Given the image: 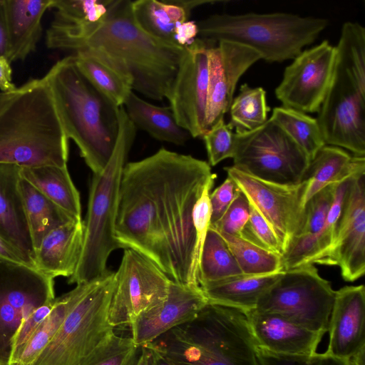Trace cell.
<instances>
[{
  "instance_id": "1",
  "label": "cell",
  "mask_w": 365,
  "mask_h": 365,
  "mask_svg": "<svg viewBox=\"0 0 365 365\" xmlns=\"http://www.w3.org/2000/svg\"><path fill=\"white\" fill-rule=\"evenodd\" d=\"M51 49L94 51L128 74L133 91L155 101L166 98L184 48L163 42L136 22L130 0H110L98 22L76 27H51L46 31Z\"/></svg>"
},
{
  "instance_id": "2",
  "label": "cell",
  "mask_w": 365,
  "mask_h": 365,
  "mask_svg": "<svg viewBox=\"0 0 365 365\" xmlns=\"http://www.w3.org/2000/svg\"><path fill=\"white\" fill-rule=\"evenodd\" d=\"M170 161V150L161 148L145 158L125 164L115 234L120 248L141 254L173 280L168 187Z\"/></svg>"
},
{
  "instance_id": "3",
  "label": "cell",
  "mask_w": 365,
  "mask_h": 365,
  "mask_svg": "<svg viewBox=\"0 0 365 365\" xmlns=\"http://www.w3.org/2000/svg\"><path fill=\"white\" fill-rule=\"evenodd\" d=\"M68 140L44 77L18 88L0 108V163L66 166Z\"/></svg>"
},
{
  "instance_id": "4",
  "label": "cell",
  "mask_w": 365,
  "mask_h": 365,
  "mask_svg": "<svg viewBox=\"0 0 365 365\" xmlns=\"http://www.w3.org/2000/svg\"><path fill=\"white\" fill-rule=\"evenodd\" d=\"M69 139L93 174L109 161L118 135V109L78 69L73 55L58 61L43 76Z\"/></svg>"
},
{
  "instance_id": "5",
  "label": "cell",
  "mask_w": 365,
  "mask_h": 365,
  "mask_svg": "<svg viewBox=\"0 0 365 365\" xmlns=\"http://www.w3.org/2000/svg\"><path fill=\"white\" fill-rule=\"evenodd\" d=\"M145 346L174 365H258L245 313L210 303L193 320Z\"/></svg>"
},
{
  "instance_id": "6",
  "label": "cell",
  "mask_w": 365,
  "mask_h": 365,
  "mask_svg": "<svg viewBox=\"0 0 365 365\" xmlns=\"http://www.w3.org/2000/svg\"><path fill=\"white\" fill-rule=\"evenodd\" d=\"M331 83L317 120L326 145L365 155V28L345 22Z\"/></svg>"
},
{
  "instance_id": "7",
  "label": "cell",
  "mask_w": 365,
  "mask_h": 365,
  "mask_svg": "<svg viewBox=\"0 0 365 365\" xmlns=\"http://www.w3.org/2000/svg\"><path fill=\"white\" fill-rule=\"evenodd\" d=\"M118 135L113 154L103 170L93 174L84 223L82 253L71 284L86 283L104 277L108 270V257L120 248L115 234V224L121 179L137 128L124 108L118 109Z\"/></svg>"
},
{
  "instance_id": "8",
  "label": "cell",
  "mask_w": 365,
  "mask_h": 365,
  "mask_svg": "<svg viewBox=\"0 0 365 365\" xmlns=\"http://www.w3.org/2000/svg\"><path fill=\"white\" fill-rule=\"evenodd\" d=\"M328 24L324 18L281 12L214 14L197 23L200 38L246 46L270 63L294 59Z\"/></svg>"
},
{
  "instance_id": "9",
  "label": "cell",
  "mask_w": 365,
  "mask_h": 365,
  "mask_svg": "<svg viewBox=\"0 0 365 365\" xmlns=\"http://www.w3.org/2000/svg\"><path fill=\"white\" fill-rule=\"evenodd\" d=\"M113 285L114 272L108 271L70 312L31 365H85L114 333L108 322Z\"/></svg>"
},
{
  "instance_id": "10",
  "label": "cell",
  "mask_w": 365,
  "mask_h": 365,
  "mask_svg": "<svg viewBox=\"0 0 365 365\" xmlns=\"http://www.w3.org/2000/svg\"><path fill=\"white\" fill-rule=\"evenodd\" d=\"M335 292L314 264H304L283 271L254 309L279 314L300 327L324 334Z\"/></svg>"
},
{
  "instance_id": "11",
  "label": "cell",
  "mask_w": 365,
  "mask_h": 365,
  "mask_svg": "<svg viewBox=\"0 0 365 365\" xmlns=\"http://www.w3.org/2000/svg\"><path fill=\"white\" fill-rule=\"evenodd\" d=\"M237 134V133H236ZM233 166L257 178L281 185L304 181L310 159L274 120L237 134Z\"/></svg>"
},
{
  "instance_id": "12",
  "label": "cell",
  "mask_w": 365,
  "mask_h": 365,
  "mask_svg": "<svg viewBox=\"0 0 365 365\" xmlns=\"http://www.w3.org/2000/svg\"><path fill=\"white\" fill-rule=\"evenodd\" d=\"M171 281L151 260L133 250L124 249L114 272L109 324L113 329L130 327L139 315L166 299Z\"/></svg>"
},
{
  "instance_id": "13",
  "label": "cell",
  "mask_w": 365,
  "mask_h": 365,
  "mask_svg": "<svg viewBox=\"0 0 365 365\" xmlns=\"http://www.w3.org/2000/svg\"><path fill=\"white\" fill-rule=\"evenodd\" d=\"M55 298L53 278L34 267L0 261V365H9L22 321Z\"/></svg>"
},
{
  "instance_id": "14",
  "label": "cell",
  "mask_w": 365,
  "mask_h": 365,
  "mask_svg": "<svg viewBox=\"0 0 365 365\" xmlns=\"http://www.w3.org/2000/svg\"><path fill=\"white\" fill-rule=\"evenodd\" d=\"M225 170L249 202L271 226L283 255L292 240L302 233L305 225L304 182L281 185L253 177L233 165Z\"/></svg>"
},
{
  "instance_id": "15",
  "label": "cell",
  "mask_w": 365,
  "mask_h": 365,
  "mask_svg": "<svg viewBox=\"0 0 365 365\" xmlns=\"http://www.w3.org/2000/svg\"><path fill=\"white\" fill-rule=\"evenodd\" d=\"M217 43L200 38L184 48L179 67L166 96L178 124L192 138L206 132L208 50Z\"/></svg>"
},
{
  "instance_id": "16",
  "label": "cell",
  "mask_w": 365,
  "mask_h": 365,
  "mask_svg": "<svg viewBox=\"0 0 365 365\" xmlns=\"http://www.w3.org/2000/svg\"><path fill=\"white\" fill-rule=\"evenodd\" d=\"M335 46L327 40L302 51L287 66L275 96L282 106L305 113L319 112L332 78Z\"/></svg>"
},
{
  "instance_id": "17",
  "label": "cell",
  "mask_w": 365,
  "mask_h": 365,
  "mask_svg": "<svg viewBox=\"0 0 365 365\" xmlns=\"http://www.w3.org/2000/svg\"><path fill=\"white\" fill-rule=\"evenodd\" d=\"M326 265L339 267L342 278L354 282L365 272V171L351 178L335 242Z\"/></svg>"
},
{
  "instance_id": "18",
  "label": "cell",
  "mask_w": 365,
  "mask_h": 365,
  "mask_svg": "<svg viewBox=\"0 0 365 365\" xmlns=\"http://www.w3.org/2000/svg\"><path fill=\"white\" fill-rule=\"evenodd\" d=\"M215 45L208 50L206 131L224 119L240 77L262 59L254 49L235 42L220 41Z\"/></svg>"
},
{
  "instance_id": "19",
  "label": "cell",
  "mask_w": 365,
  "mask_h": 365,
  "mask_svg": "<svg viewBox=\"0 0 365 365\" xmlns=\"http://www.w3.org/2000/svg\"><path fill=\"white\" fill-rule=\"evenodd\" d=\"M207 303L200 287L172 280L166 299L131 323V338L138 346L147 345L168 331L193 320Z\"/></svg>"
},
{
  "instance_id": "20",
  "label": "cell",
  "mask_w": 365,
  "mask_h": 365,
  "mask_svg": "<svg viewBox=\"0 0 365 365\" xmlns=\"http://www.w3.org/2000/svg\"><path fill=\"white\" fill-rule=\"evenodd\" d=\"M326 354L349 362L365 349V287L345 286L335 292L329 320Z\"/></svg>"
},
{
  "instance_id": "21",
  "label": "cell",
  "mask_w": 365,
  "mask_h": 365,
  "mask_svg": "<svg viewBox=\"0 0 365 365\" xmlns=\"http://www.w3.org/2000/svg\"><path fill=\"white\" fill-rule=\"evenodd\" d=\"M245 314L257 346L274 353L313 354L324 336L275 313L252 309Z\"/></svg>"
},
{
  "instance_id": "22",
  "label": "cell",
  "mask_w": 365,
  "mask_h": 365,
  "mask_svg": "<svg viewBox=\"0 0 365 365\" xmlns=\"http://www.w3.org/2000/svg\"><path fill=\"white\" fill-rule=\"evenodd\" d=\"M53 0H3L6 35V58L23 61L36 50L42 34L41 20Z\"/></svg>"
},
{
  "instance_id": "23",
  "label": "cell",
  "mask_w": 365,
  "mask_h": 365,
  "mask_svg": "<svg viewBox=\"0 0 365 365\" xmlns=\"http://www.w3.org/2000/svg\"><path fill=\"white\" fill-rule=\"evenodd\" d=\"M84 223L73 220L50 232L34 252V267L52 277H71L83 247Z\"/></svg>"
},
{
  "instance_id": "24",
  "label": "cell",
  "mask_w": 365,
  "mask_h": 365,
  "mask_svg": "<svg viewBox=\"0 0 365 365\" xmlns=\"http://www.w3.org/2000/svg\"><path fill=\"white\" fill-rule=\"evenodd\" d=\"M21 169L14 164L0 163V235L34 262V250L20 192Z\"/></svg>"
},
{
  "instance_id": "25",
  "label": "cell",
  "mask_w": 365,
  "mask_h": 365,
  "mask_svg": "<svg viewBox=\"0 0 365 365\" xmlns=\"http://www.w3.org/2000/svg\"><path fill=\"white\" fill-rule=\"evenodd\" d=\"M365 171V157L351 155L344 149L324 145L310 161L304 176L303 202L325 187Z\"/></svg>"
},
{
  "instance_id": "26",
  "label": "cell",
  "mask_w": 365,
  "mask_h": 365,
  "mask_svg": "<svg viewBox=\"0 0 365 365\" xmlns=\"http://www.w3.org/2000/svg\"><path fill=\"white\" fill-rule=\"evenodd\" d=\"M75 63L90 83L117 108L133 91L131 78L100 54L81 50L73 54Z\"/></svg>"
},
{
  "instance_id": "27",
  "label": "cell",
  "mask_w": 365,
  "mask_h": 365,
  "mask_svg": "<svg viewBox=\"0 0 365 365\" xmlns=\"http://www.w3.org/2000/svg\"><path fill=\"white\" fill-rule=\"evenodd\" d=\"M123 107L136 128L145 131L159 141L182 145L191 138L190 133L178 124L170 107L152 104L133 91Z\"/></svg>"
},
{
  "instance_id": "28",
  "label": "cell",
  "mask_w": 365,
  "mask_h": 365,
  "mask_svg": "<svg viewBox=\"0 0 365 365\" xmlns=\"http://www.w3.org/2000/svg\"><path fill=\"white\" fill-rule=\"evenodd\" d=\"M21 177L74 219L82 220L80 195L67 165L22 168Z\"/></svg>"
},
{
  "instance_id": "29",
  "label": "cell",
  "mask_w": 365,
  "mask_h": 365,
  "mask_svg": "<svg viewBox=\"0 0 365 365\" xmlns=\"http://www.w3.org/2000/svg\"><path fill=\"white\" fill-rule=\"evenodd\" d=\"M103 277L76 284L72 290L55 298L48 317L29 339L18 359L9 365H31L55 336L70 312Z\"/></svg>"
},
{
  "instance_id": "30",
  "label": "cell",
  "mask_w": 365,
  "mask_h": 365,
  "mask_svg": "<svg viewBox=\"0 0 365 365\" xmlns=\"http://www.w3.org/2000/svg\"><path fill=\"white\" fill-rule=\"evenodd\" d=\"M282 272L262 276H245L200 287L210 304L247 312L255 308L262 294L279 279Z\"/></svg>"
},
{
  "instance_id": "31",
  "label": "cell",
  "mask_w": 365,
  "mask_h": 365,
  "mask_svg": "<svg viewBox=\"0 0 365 365\" xmlns=\"http://www.w3.org/2000/svg\"><path fill=\"white\" fill-rule=\"evenodd\" d=\"M19 186L34 252L50 232L69 222L78 220L24 179H21Z\"/></svg>"
},
{
  "instance_id": "32",
  "label": "cell",
  "mask_w": 365,
  "mask_h": 365,
  "mask_svg": "<svg viewBox=\"0 0 365 365\" xmlns=\"http://www.w3.org/2000/svg\"><path fill=\"white\" fill-rule=\"evenodd\" d=\"M132 9L136 22L144 31L163 42L178 46L176 31L189 19L182 8L164 0H137L132 1Z\"/></svg>"
},
{
  "instance_id": "33",
  "label": "cell",
  "mask_w": 365,
  "mask_h": 365,
  "mask_svg": "<svg viewBox=\"0 0 365 365\" xmlns=\"http://www.w3.org/2000/svg\"><path fill=\"white\" fill-rule=\"evenodd\" d=\"M233 255L221 235L209 227L197 269L200 287L243 276Z\"/></svg>"
},
{
  "instance_id": "34",
  "label": "cell",
  "mask_w": 365,
  "mask_h": 365,
  "mask_svg": "<svg viewBox=\"0 0 365 365\" xmlns=\"http://www.w3.org/2000/svg\"><path fill=\"white\" fill-rule=\"evenodd\" d=\"M269 118L292 138L310 161L326 145L317 119L305 113L284 106L275 107Z\"/></svg>"
},
{
  "instance_id": "35",
  "label": "cell",
  "mask_w": 365,
  "mask_h": 365,
  "mask_svg": "<svg viewBox=\"0 0 365 365\" xmlns=\"http://www.w3.org/2000/svg\"><path fill=\"white\" fill-rule=\"evenodd\" d=\"M269 110L265 90L262 87L252 88L247 83H243L230 105V120L228 124L235 129V133L245 134L264 124L268 120Z\"/></svg>"
},
{
  "instance_id": "36",
  "label": "cell",
  "mask_w": 365,
  "mask_h": 365,
  "mask_svg": "<svg viewBox=\"0 0 365 365\" xmlns=\"http://www.w3.org/2000/svg\"><path fill=\"white\" fill-rule=\"evenodd\" d=\"M218 233L225 241L244 275L262 276L283 271L281 255L242 237Z\"/></svg>"
},
{
  "instance_id": "37",
  "label": "cell",
  "mask_w": 365,
  "mask_h": 365,
  "mask_svg": "<svg viewBox=\"0 0 365 365\" xmlns=\"http://www.w3.org/2000/svg\"><path fill=\"white\" fill-rule=\"evenodd\" d=\"M110 0H53L52 27H76L97 23L106 14Z\"/></svg>"
},
{
  "instance_id": "38",
  "label": "cell",
  "mask_w": 365,
  "mask_h": 365,
  "mask_svg": "<svg viewBox=\"0 0 365 365\" xmlns=\"http://www.w3.org/2000/svg\"><path fill=\"white\" fill-rule=\"evenodd\" d=\"M353 176L336 184L334 200L324 227L319 233L314 235L317 242V254L312 264L326 263L336 238L344 200Z\"/></svg>"
},
{
  "instance_id": "39",
  "label": "cell",
  "mask_w": 365,
  "mask_h": 365,
  "mask_svg": "<svg viewBox=\"0 0 365 365\" xmlns=\"http://www.w3.org/2000/svg\"><path fill=\"white\" fill-rule=\"evenodd\" d=\"M140 346L133 339L112 334L93 354L85 365H133Z\"/></svg>"
},
{
  "instance_id": "40",
  "label": "cell",
  "mask_w": 365,
  "mask_h": 365,
  "mask_svg": "<svg viewBox=\"0 0 365 365\" xmlns=\"http://www.w3.org/2000/svg\"><path fill=\"white\" fill-rule=\"evenodd\" d=\"M207 150L208 164L215 166L227 158H233L237 146V134L232 128L220 120L202 136Z\"/></svg>"
},
{
  "instance_id": "41",
  "label": "cell",
  "mask_w": 365,
  "mask_h": 365,
  "mask_svg": "<svg viewBox=\"0 0 365 365\" xmlns=\"http://www.w3.org/2000/svg\"><path fill=\"white\" fill-rule=\"evenodd\" d=\"M250 207L249 220L240 237L282 256L279 242L271 226L250 203Z\"/></svg>"
},
{
  "instance_id": "42",
  "label": "cell",
  "mask_w": 365,
  "mask_h": 365,
  "mask_svg": "<svg viewBox=\"0 0 365 365\" xmlns=\"http://www.w3.org/2000/svg\"><path fill=\"white\" fill-rule=\"evenodd\" d=\"M336 184L325 187L307 201L306 221L301 234L314 235L322 230L334 200Z\"/></svg>"
},
{
  "instance_id": "43",
  "label": "cell",
  "mask_w": 365,
  "mask_h": 365,
  "mask_svg": "<svg viewBox=\"0 0 365 365\" xmlns=\"http://www.w3.org/2000/svg\"><path fill=\"white\" fill-rule=\"evenodd\" d=\"M215 182H211L204 188L192 210V222L195 235L193 253V270L197 279V269L203 244L210 225L211 207L210 190Z\"/></svg>"
},
{
  "instance_id": "44",
  "label": "cell",
  "mask_w": 365,
  "mask_h": 365,
  "mask_svg": "<svg viewBox=\"0 0 365 365\" xmlns=\"http://www.w3.org/2000/svg\"><path fill=\"white\" fill-rule=\"evenodd\" d=\"M258 365H349V362L327 354L287 355L274 353L257 346Z\"/></svg>"
},
{
  "instance_id": "45",
  "label": "cell",
  "mask_w": 365,
  "mask_h": 365,
  "mask_svg": "<svg viewBox=\"0 0 365 365\" xmlns=\"http://www.w3.org/2000/svg\"><path fill=\"white\" fill-rule=\"evenodd\" d=\"M250 203L245 194L238 188L237 195L224 215L210 227L218 232L240 237L250 217Z\"/></svg>"
},
{
  "instance_id": "46",
  "label": "cell",
  "mask_w": 365,
  "mask_h": 365,
  "mask_svg": "<svg viewBox=\"0 0 365 365\" xmlns=\"http://www.w3.org/2000/svg\"><path fill=\"white\" fill-rule=\"evenodd\" d=\"M54 300L37 308L22 321L13 339L9 364L14 363L18 359L29 339L48 317L53 308Z\"/></svg>"
},
{
  "instance_id": "47",
  "label": "cell",
  "mask_w": 365,
  "mask_h": 365,
  "mask_svg": "<svg viewBox=\"0 0 365 365\" xmlns=\"http://www.w3.org/2000/svg\"><path fill=\"white\" fill-rule=\"evenodd\" d=\"M238 187L230 177L217 187L212 193H210V202L211 207L210 225L218 221L224 215L227 209L234 200Z\"/></svg>"
},
{
  "instance_id": "48",
  "label": "cell",
  "mask_w": 365,
  "mask_h": 365,
  "mask_svg": "<svg viewBox=\"0 0 365 365\" xmlns=\"http://www.w3.org/2000/svg\"><path fill=\"white\" fill-rule=\"evenodd\" d=\"M0 261L34 267V262L19 248L0 235Z\"/></svg>"
},
{
  "instance_id": "49",
  "label": "cell",
  "mask_w": 365,
  "mask_h": 365,
  "mask_svg": "<svg viewBox=\"0 0 365 365\" xmlns=\"http://www.w3.org/2000/svg\"><path fill=\"white\" fill-rule=\"evenodd\" d=\"M198 36L197 23L187 21L182 24L176 31V43L178 46L185 48L196 39Z\"/></svg>"
},
{
  "instance_id": "50",
  "label": "cell",
  "mask_w": 365,
  "mask_h": 365,
  "mask_svg": "<svg viewBox=\"0 0 365 365\" xmlns=\"http://www.w3.org/2000/svg\"><path fill=\"white\" fill-rule=\"evenodd\" d=\"M10 62L4 56H0V90L1 92H13L17 87L12 81V69Z\"/></svg>"
},
{
  "instance_id": "51",
  "label": "cell",
  "mask_w": 365,
  "mask_h": 365,
  "mask_svg": "<svg viewBox=\"0 0 365 365\" xmlns=\"http://www.w3.org/2000/svg\"><path fill=\"white\" fill-rule=\"evenodd\" d=\"M168 4H171L175 6H180L182 8L187 14L190 16L191 11L195 8L207 4H215L220 2V1L213 0H164Z\"/></svg>"
},
{
  "instance_id": "52",
  "label": "cell",
  "mask_w": 365,
  "mask_h": 365,
  "mask_svg": "<svg viewBox=\"0 0 365 365\" xmlns=\"http://www.w3.org/2000/svg\"><path fill=\"white\" fill-rule=\"evenodd\" d=\"M6 35L4 22L3 0H0V56H6Z\"/></svg>"
},
{
  "instance_id": "53",
  "label": "cell",
  "mask_w": 365,
  "mask_h": 365,
  "mask_svg": "<svg viewBox=\"0 0 365 365\" xmlns=\"http://www.w3.org/2000/svg\"><path fill=\"white\" fill-rule=\"evenodd\" d=\"M151 351L146 346H141L139 354L133 365H150Z\"/></svg>"
},
{
  "instance_id": "54",
  "label": "cell",
  "mask_w": 365,
  "mask_h": 365,
  "mask_svg": "<svg viewBox=\"0 0 365 365\" xmlns=\"http://www.w3.org/2000/svg\"><path fill=\"white\" fill-rule=\"evenodd\" d=\"M148 347V346H147ZM151 351L150 365H174L154 349L148 347Z\"/></svg>"
},
{
  "instance_id": "55",
  "label": "cell",
  "mask_w": 365,
  "mask_h": 365,
  "mask_svg": "<svg viewBox=\"0 0 365 365\" xmlns=\"http://www.w3.org/2000/svg\"><path fill=\"white\" fill-rule=\"evenodd\" d=\"M15 91L13 92H0V108H1L6 102L14 96Z\"/></svg>"
}]
</instances>
